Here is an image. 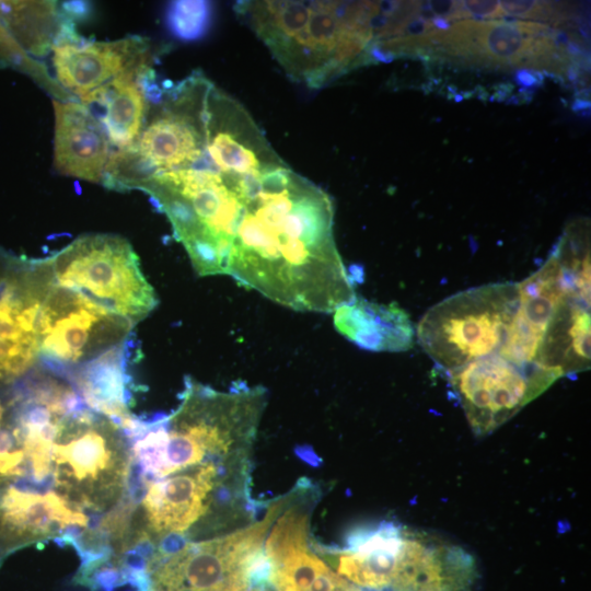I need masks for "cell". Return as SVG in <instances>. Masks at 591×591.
<instances>
[{
	"mask_svg": "<svg viewBox=\"0 0 591 591\" xmlns=\"http://www.w3.org/2000/svg\"><path fill=\"white\" fill-rule=\"evenodd\" d=\"M227 275L299 312L329 313L356 298L334 237L333 199L282 159L247 195Z\"/></svg>",
	"mask_w": 591,
	"mask_h": 591,
	"instance_id": "obj_1",
	"label": "cell"
},
{
	"mask_svg": "<svg viewBox=\"0 0 591 591\" xmlns=\"http://www.w3.org/2000/svg\"><path fill=\"white\" fill-rule=\"evenodd\" d=\"M233 8L294 82L318 89L374 62L380 1L244 0Z\"/></svg>",
	"mask_w": 591,
	"mask_h": 591,
	"instance_id": "obj_2",
	"label": "cell"
},
{
	"mask_svg": "<svg viewBox=\"0 0 591 591\" xmlns=\"http://www.w3.org/2000/svg\"><path fill=\"white\" fill-rule=\"evenodd\" d=\"M518 301V283L512 282L478 286L450 296L421 317L418 341L433 362L450 373L499 352Z\"/></svg>",
	"mask_w": 591,
	"mask_h": 591,
	"instance_id": "obj_3",
	"label": "cell"
},
{
	"mask_svg": "<svg viewBox=\"0 0 591 591\" xmlns=\"http://www.w3.org/2000/svg\"><path fill=\"white\" fill-rule=\"evenodd\" d=\"M46 262L54 283L131 324L158 303L134 248L120 236H80Z\"/></svg>",
	"mask_w": 591,
	"mask_h": 591,
	"instance_id": "obj_4",
	"label": "cell"
},
{
	"mask_svg": "<svg viewBox=\"0 0 591 591\" xmlns=\"http://www.w3.org/2000/svg\"><path fill=\"white\" fill-rule=\"evenodd\" d=\"M486 68L530 67L567 74L573 43L547 25L530 21L464 20L419 38V51Z\"/></svg>",
	"mask_w": 591,
	"mask_h": 591,
	"instance_id": "obj_5",
	"label": "cell"
},
{
	"mask_svg": "<svg viewBox=\"0 0 591 591\" xmlns=\"http://www.w3.org/2000/svg\"><path fill=\"white\" fill-rule=\"evenodd\" d=\"M287 498L268 507L264 518L215 540L188 543L182 551L154 560L152 591H246L264 557V541Z\"/></svg>",
	"mask_w": 591,
	"mask_h": 591,
	"instance_id": "obj_6",
	"label": "cell"
},
{
	"mask_svg": "<svg viewBox=\"0 0 591 591\" xmlns=\"http://www.w3.org/2000/svg\"><path fill=\"white\" fill-rule=\"evenodd\" d=\"M213 84L200 70L178 83H162V96L149 104L136 142L138 153L153 175L189 167L202 157L207 101Z\"/></svg>",
	"mask_w": 591,
	"mask_h": 591,
	"instance_id": "obj_7",
	"label": "cell"
},
{
	"mask_svg": "<svg viewBox=\"0 0 591 591\" xmlns=\"http://www.w3.org/2000/svg\"><path fill=\"white\" fill-rule=\"evenodd\" d=\"M448 375L473 432L485 437L541 395L563 374L536 363H515L494 354L474 360Z\"/></svg>",
	"mask_w": 591,
	"mask_h": 591,
	"instance_id": "obj_8",
	"label": "cell"
},
{
	"mask_svg": "<svg viewBox=\"0 0 591 591\" xmlns=\"http://www.w3.org/2000/svg\"><path fill=\"white\" fill-rule=\"evenodd\" d=\"M519 301L499 355L515 363H535L545 329L563 300L590 296V270L551 253L534 274L518 283Z\"/></svg>",
	"mask_w": 591,
	"mask_h": 591,
	"instance_id": "obj_9",
	"label": "cell"
},
{
	"mask_svg": "<svg viewBox=\"0 0 591 591\" xmlns=\"http://www.w3.org/2000/svg\"><path fill=\"white\" fill-rule=\"evenodd\" d=\"M309 509L298 502L278 514L269 528L264 553L278 591H361L332 570L308 547Z\"/></svg>",
	"mask_w": 591,
	"mask_h": 591,
	"instance_id": "obj_10",
	"label": "cell"
},
{
	"mask_svg": "<svg viewBox=\"0 0 591 591\" xmlns=\"http://www.w3.org/2000/svg\"><path fill=\"white\" fill-rule=\"evenodd\" d=\"M51 61L58 84L79 100L115 78L150 66V45L131 35L111 42L82 38L53 46Z\"/></svg>",
	"mask_w": 591,
	"mask_h": 591,
	"instance_id": "obj_11",
	"label": "cell"
},
{
	"mask_svg": "<svg viewBox=\"0 0 591 591\" xmlns=\"http://www.w3.org/2000/svg\"><path fill=\"white\" fill-rule=\"evenodd\" d=\"M476 578L462 547L405 530L389 591H472Z\"/></svg>",
	"mask_w": 591,
	"mask_h": 591,
	"instance_id": "obj_12",
	"label": "cell"
},
{
	"mask_svg": "<svg viewBox=\"0 0 591 591\" xmlns=\"http://www.w3.org/2000/svg\"><path fill=\"white\" fill-rule=\"evenodd\" d=\"M54 165L58 173L102 183L111 143L99 120L74 100H54Z\"/></svg>",
	"mask_w": 591,
	"mask_h": 591,
	"instance_id": "obj_13",
	"label": "cell"
},
{
	"mask_svg": "<svg viewBox=\"0 0 591 591\" xmlns=\"http://www.w3.org/2000/svg\"><path fill=\"white\" fill-rule=\"evenodd\" d=\"M404 533L393 522L352 533L347 546L335 553L336 572L357 587L389 590Z\"/></svg>",
	"mask_w": 591,
	"mask_h": 591,
	"instance_id": "obj_14",
	"label": "cell"
},
{
	"mask_svg": "<svg viewBox=\"0 0 591 591\" xmlns=\"http://www.w3.org/2000/svg\"><path fill=\"white\" fill-rule=\"evenodd\" d=\"M334 325L347 339L370 351L399 352L414 345L410 318L396 303L356 297L334 311Z\"/></svg>",
	"mask_w": 591,
	"mask_h": 591,
	"instance_id": "obj_15",
	"label": "cell"
},
{
	"mask_svg": "<svg viewBox=\"0 0 591 591\" xmlns=\"http://www.w3.org/2000/svg\"><path fill=\"white\" fill-rule=\"evenodd\" d=\"M534 362L563 375L590 367V296L566 297L553 314Z\"/></svg>",
	"mask_w": 591,
	"mask_h": 591,
	"instance_id": "obj_16",
	"label": "cell"
},
{
	"mask_svg": "<svg viewBox=\"0 0 591 591\" xmlns=\"http://www.w3.org/2000/svg\"><path fill=\"white\" fill-rule=\"evenodd\" d=\"M142 69L124 73L80 99L90 111L101 108L92 114L119 150L134 147L144 126L149 103L137 80Z\"/></svg>",
	"mask_w": 591,
	"mask_h": 591,
	"instance_id": "obj_17",
	"label": "cell"
},
{
	"mask_svg": "<svg viewBox=\"0 0 591 591\" xmlns=\"http://www.w3.org/2000/svg\"><path fill=\"white\" fill-rule=\"evenodd\" d=\"M70 381L93 412L105 415L115 427L121 429L130 417L128 405L132 404L125 343L92 358L72 374Z\"/></svg>",
	"mask_w": 591,
	"mask_h": 591,
	"instance_id": "obj_18",
	"label": "cell"
},
{
	"mask_svg": "<svg viewBox=\"0 0 591 591\" xmlns=\"http://www.w3.org/2000/svg\"><path fill=\"white\" fill-rule=\"evenodd\" d=\"M0 20L21 48L36 57L51 51L68 21L55 1H0Z\"/></svg>",
	"mask_w": 591,
	"mask_h": 591,
	"instance_id": "obj_19",
	"label": "cell"
},
{
	"mask_svg": "<svg viewBox=\"0 0 591 591\" xmlns=\"http://www.w3.org/2000/svg\"><path fill=\"white\" fill-rule=\"evenodd\" d=\"M88 424H78L73 440L66 444H53L51 460L56 463L55 485L63 474L77 482H95L108 474L114 462L109 439L97 428L81 429ZM92 425V424H90ZM88 427V426H86Z\"/></svg>",
	"mask_w": 591,
	"mask_h": 591,
	"instance_id": "obj_20",
	"label": "cell"
},
{
	"mask_svg": "<svg viewBox=\"0 0 591 591\" xmlns=\"http://www.w3.org/2000/svg\"><path fill=\"white\" fill-rule=\"evenodd\" d=\"M212 19V3L202 0L171 1L164 14L165 26L172 37L187 43L204 38Z\"/></svg>",
	"mask_w": 591,
	"mask_h": 591,
	"instance_id": "obj_21",
	"label": "cell"
},
{
	"mask_svg": "<svg viewBox=\"0 0 591 591\" xmlns=\"http://www.w3.org/2000/svg\"><path fill=\"white\" fill-rule=\"evenodd\" d=\"M0 59L13 66L20 67L21 70L30 73L33 78L40 70V63L31 58L21 46L14 40L8 32L2 21L0 20Z\"/></svg>",
	"mask_w": 591,
	"mask_h": 591,
	"instance_id": "obj_22",
	"label": "cell"
},
{
	"mask_svg": "<svg viewBox=\"0 0 591 591\" xmlns=\"http://www.w3.org/2000/svg\"><path fill=\"white\" fill-rule=\"evenodd\" d=\"M499 1H459L456 19L502 16Z\"/></svg>",
	"mask_w": 591,
	"mask_h": 591,
	"instance_id": "obj_23",
	"label": "cell"
},
{
	"mask_svg": "<svg viewBox=\"0 0 591 591\" xmlns=\"http://www.w3.org/2000/svg\"><path fill=\"white\" fill-rule=\"evenodd\" d=\"M58 7L60 13L72 23L86 21L92 15V4L88 1H63Z\"/></svg>",
	"mask_w": 591,
	"mask_h": 591,
	"instance_id": "obj_24",
	"label": "cell"
},
{
	"mask_svg": "<svg viewBox=\"0 0 591 591\" xmlns=\"http://www.w3.org/2000/svg\"><path fill=\"white\" fill-rule=\"evenodd\" d=\"M519 83L523 85H534L542 81V76L540 72H534L533 70H521L517 76Z\"/></svg>",
	"mask_w": 591,
	"mask_h": 591,
	"instance_id": "obj_25",
	"label": "cell"
},
{
	"mask_svg": "<svg viewBox=\"0 0 591 591\" xmlns=\"http://www.w3.org/2000/svg\"><path fill=\"white\" fill-rule=\"evenodd\" d=\"M246 591H278V590L276 589L274 583H267L264 586L248 588Z\"/></svg>",
	"mask_w": 591,
	"mask_h": 591,
	"instance_id": "obj_26",
	"label": "cell"
}]
</instances>
